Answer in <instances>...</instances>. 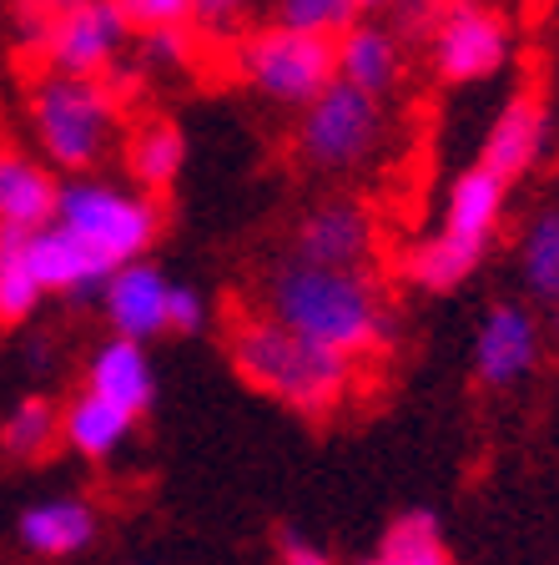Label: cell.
Masks as SVG:
<instances>
[{"label":"cell","mask_w":559,"mask_h":565,"mask_svg":"<svg viewBox=\"0 0 559 565\" xmlns=\"http://www.w3.org/2000/svg\"><path fill=\"white\" fill-rule=\"evenodd\" d=\"M368 565H384V561H368Z\"/></svg>","instance_id":"34"},{"label":"cell","mask_w":559,"mask_h":565,"mask_svg":"<svg viewBox=\"0 0 559 565\" xmlns=\"http://www.w3.org/2000/svg\"><path fill=\"white\" fill-rule=\"evenodd\" d=\"M121 11V21L141 35H157V31H182L192 21V0H111Z\"/></svg>","instance_id":"27"},{"label":"cell","mask_w":559,"mask_h":565,"mask_svg":"<svg viewBox=\"0 0 559 565\" xmlns=\"http://www.w3.org/2000/svg\"><path fill=\"white\" fill-rule=\"evenodd\" d=\"M509 61V25L484 0H449L433 21V71L443 82H479Z\"/></svg>","instance_id":"7"},{"label":"cell","mask_w":559,"mask_h":565,"mask_svg":"<svg viewBox=\"0 0 559 565\" xmlns=\"http://www.w3.org/2000/svg\"><path fill=\"white\" fill-rule=\"evenodd\" d=\"M86 388L111 404H121L127 414H147L157 399L152 359L131 339H106L101 349L92 353V364H86Z\"/></svg>","instance_id":"14"},{"label":"cell","mask_w":559,"mask_h":565,"mask_svg":"<svg viewBox=\"0 0 559 565\" xmlns=\"http://www.w3.org/2000/svg\"><path fill=\"white\" fill-rule=\"evenodd\" d=\"M247 11V0H192V15L207 25H233Z\"/></svg>","instance_id":"32"},{"label":"cell","mask_w":559,"mask_h":565,"mask_svg":"<svg viewBox=\"0 0 559 565\" xmlns=\"http://www.w3.org/2000/svg\"><path fill=\"white\" fill-rule=\"evenodd\" d=\"M262 313L282 329L313 339L318 349L343 359H368L388 343V303L363 268H313V263H278L262 282Z\"/></svg>","instance_id":"1"},{"label":"cell","mask_w":559,"mask_h":565,"mask_svg":"<svg viewBox=\"0 0 559 565\" xmlns=\"http://www.w3.org/2000/svg\"><path fill=\"white\" fill-rule=\"evenodd\" d=\"M61 182L41 157L21 147H0V227L6 233H41L56 223Z\"/></svg>","instance_id":"11"},{"label":"cell","mask_w":559,"mask_h":565,"mask_svg":"<svg viewBox=\"0 0 559 565\" xmlns=\"http://www.w3.org/2000/svg\"><path fill=\"white\" fill-rule=\"evenodd\" d=\"M504 188H509V182H499L490 167H469L454 188H449L443 233H449V237H464V243L490 247L494 227H499V217H504Z\"/></svg>","instance_id":"18"},{"label":"cell","mask_w":559,"mask_h":565,"mask_svg":"<svg viewBox=\"0 0 559 565\" xmlns=\"http://www.w3.org/2000/svg\"><path fill=\"white\" fill-rule=\"evenodd\" d=\"M519 268H525L529 294L559 303V212H539L519 237Z\"/></svg>","instance_id":"23"},{"label":"cell","mask_w":559,"mask_h":565,"mask_svg":"<svg viewBox=\"0 0 559 565\" xmlns=\"http://www.w3.org/2000/svg\"><path fill=\"white\" fill-rule=\"evenodd\" d=\"M373 6H384V0H358V11H373Z\"/></svg>","instance_id":"33"},{"label":"cell","mask_w":559,"mask_h":565,"mask_svg":"<svg viewBox=\"0 0 559 565\" xmlns=\"http://www.w3.org/2000/svg\"><path fill=\"white\" fill-rule=\"evenodd\" d=\"M237 71L252 92L272 96L288 106H313L327 86L338 82V41L323 35H303L272 21L268 31H257L237 51Z\"/></svg>","instance_id":"5"},{"label":"cell","mask_w":559,"mask_h":565,"mask_svg":"<svg viewBox=\"0 0 559 565\" xmlns=\"http://www.w3.org/2000/svg\"><path fill=\"white\" fill-rule=\"evenodd\" d=\"M56 223L71 237H82L101 263L127 268V263H141V253L152 247L162 212H157V202L147 192L127 188V182L76 177V182H61Z\"/></svg>","instance_id":"4"},{"label":"cell","mask_w":559,"mask_h":565,"mask_svg":"<svg viewBox=\"0 0 559 565\" xmlns=\"http://www.w3.org/2000/svg\"><path fill=\"white\" fill-rule=\"evenodd\" d=\"M117 96L86 76H41L31 92V137L46 157V167L86 172L117 141Z\"/></svg>","instance_id":"3"},{"label":"cell","mask_w":559,"mask_h":565,"mask_svg":"<svg viewBox=\"0 0 559 565\" xmlns=\"http://www.w3.org/2000/svg\"><path fill=\"white\" fill-rule=\"evenodd\" d=\"M278 25L338 41L358 25V0H278Z\"/></svg>","instance_id":"26"},{"label":"cell","mask_w":559,"mask_h":565,"mask_svg":"<svg viewBox=\"0 0 559 565\" xmlns=\"http://www.w3.org/2000/svg\"><path fill=\"white\" fill-rule=\"evenodd\" d=\"M233 364L247 384H257L262 394H272L278 404L308 414V419L338 414L353 399V384H358L353 359L318 349L313 339L282 329L262 308L233 323Z\"/></svg>","instance_id":"2"},{"label":"cell","mask_w":559,"mask_h":565,"mask_svg":"<svg viewBox=\"0 0 559 565\" xmlns=\"http://www.w3.org/2000/svg\"><path fill=\"white\" fill-rule=\"evenodd\" d=\"M539 152H545V106L535 96H514L484 137L479 167H490L499 182H514L539 162Z\"/></svg>","instance_id":"15"},{"label":"cell","mask_w":559,"mask_h":565,"mask_svg":"<svg viewBox=\"0 0 559 565\" xmlns=\"http://www.w3.org/2000/svg\"><path fill=\"white\" fill-rule=\"evenodd\" d=\"M186 162V141L172 121H147L137 137L127 141V172L137 177L141 192H162L176 182Z\"/></svg>","instance_id":"20"},{"label":"cell","mask_w":559,"mask_h":565,"mask_svg":"<svg viewBox=\"0 0 559 565\" xmlns=\"http://www.w3.org/2000/svg\"><path fill=\"white\" fill-rule=\"evenodd\" d=\"M166 298H172V282H166L152 263H127V268H117L101 288L111 339L147 343V339H157V333H166Z\"/></svg>","instance_id":"10"},{"label":"cell","mask_w":559,"mask_h":565,"mask_svg":"<svg viewBox=\"0 0 559 565\" xmlns=\"http://www.w3.org/2000/svg\"><path fill=\"white\" fill-rule=\"evenodd\" d=\"M56 439H61V409L51 399H41V394L15 404L6 429H0V445H6V455H15V459H41Z\"/></svg>","instance_id":"25"},{"label":"cell","mask_w":559,"mask_h":565,"mask_svg":"<svg viewBox=\"0 0 559 565\" xmlns=\"http://www.w3.org/2000/svg\"><path fill=\"white\" fill-rule=\"evenodd\" d=\"M282 565H333L327 551L318 541H303V535H282Z\"/></svg>","instance_id":"31"},{"label":"cell","mask_w":559,"mask_h":565,"mask_svg":"<svg viewBox=\"0 0 559 565\" xmlns=\"http://www.w3.org/2000/svg\"><path fill=\"white\" fill-rule=\"evenodd\" d=\"M373 247V217L358 202H318L292 233V258L313 268H363Z\"/></svg>","instance_id":"9"},{"label":"cell","mask_w":559,"mask_h":565,"mask_svg":"<svg viewBox=\"0 0 559 565\" xmlns=\"http://www.w3.org/2000/svg\"><path fill=\"white\" fill-rule=\"evenodd\" d=\"M207 323V298L186 282H172V298H166V329L176 333H197Z\"/></svg>","instance_id":"29"},{"label":"cell","mask_w":559,"mask_h":565,"mask_svg":"<svg viewBox=\"0 0 559 565\" xmlns=\"http://www.w3.org/2000/svg\"><path fill=\"white\" fill-rule=\"evenodd\" d=\"M384 137V111L378 96H363L358 86L333 82L313 106H303L298 121V157L318 172H348L368 162Z\"/></svg>","instance_id":"6"},{"label":"cell","mask_w":559,"mask_h":565,"mask_svg":"<svg viewBox=\"0 0 559 565\" xmlns=\"http://www.w3.org/2000/svg\"><path fill=\"white\" fill-rule=\"evenodd\" d=\"M31 268H35V282H41V294H101L106 278H111V263H101L92 253V247L82 243V237H71L61 223L41 227V233H31Z\"/></svg>","instance_id":"13"},{"label":"cell","mask_w":559,"mask_h":565,"mask_svg":"<svg viewBox=\"0 0 559 565\" xmlns=\"http://www.w3.org/2000/svg\"><path fill=\"white\" fill-rule=\"evenodd\" d=\"M131 25L121 21V11L111 0H86L82 11L61 15L56 25L46 31V61L56 76H86L96 82V71H106L117 61V51L127 46Z\"/></svg>","instance_id":"8"},{"label":"cell","mask_w":559,"mask_h":565,"mask_svg":"<svg viewBox=\"0 0 559 565\" xmlns=\"http://www.w3.org/2000/svg\"><path fill=\"white\" fill-rule=\"evenodd\" d=\"M479 258H484L479 243L439 233L408 253V278H413V288H423V294H449V288H459V282L479 268Z\"/></svg>","instance_id":"21"},{"label":"cell","mask_w":559,"mask_h":565,"mask_svg":"<svg viewBox=\"0 0 559 565\" xmlns=\"http://www.w3.org/2000/svg\"><path fill=\"white\" fill-rule=\"evenodd\" d=\"M338 82L358 86L363 96H384L398 82V46L378 25H353L338 35Z\"/></svg>","instance_id":"19"},{"label":"cell","mask_w":559,"mask_h":565,"mask_svg":"<svg viewBox=\"0 0 559 565\" xmlns=\"http://www.w3.org/2000/svg\"><path fill=\"white\" fill-rule=\"evenodd\" d=\"M539 359V329L525 308L499 303L474 333V374L490 388L519 384Z\"/></svg>","instance_id":"12"},{"label":"cell","mask_w":559,"mask_h":565,"mask_svg":"<svg viewBox=\"0 0 559 565\" xmlns=\"http://www.w3.org/2000/svg\"><path fill=\"white\" fill-rule=\"evenodd\" d=\"M141 51L152 66H172V61L186 56V35L182 31H157V35H141Z\"/></svg>","instance_id":"30"},{"label":"cell","mask_w":559,"mask_h":565,"mask_svg":"<svg viewBox=\"0 0 559 565\" xmlns=\"http://www.w3.org/2000/svg\"><path fill=\"white\" fill-rule=\"evenodd\" d=\"M378 561L384 565H454L439 541V520H433L429 510H408L404 520H394Z\"/></svg>","instance_id":"24"},{"label":"cell","mask_w":559,"mask_h":565,"mask_svg":"<svg viewBox=\"0 0 559 565\" xmlns=\"http://www.w3.org/2000/svg\"><path fill=\"white\" fill-rule=\"evenodd\" d=\"M131 429H137V414H127L121 404L101 399L92 388H82V394L61 409V445L86 459H111L131 439Z\"/></svg>","instance_id":"16"},{"label":"cell","mask_w":559,"mask_h":565,"mask_svg":"<svg viewBox=\"0 0 559 565\" xmlns=\"http://www.w3.org/2000/svg\"><path fill=\"white\" fill-rule=\"evenodd\" d=\"M86 0H15V15H21L25 41H46V31L61 21V15L82 11Z\"/></svg>","instance_id":"28"},{"label":"cell","mask_w":559,"mask_h":565,"mask_svg":"<svg viewBox=\"0 0 559 565\" xmlns=\"http://www.w3.org/2000/svg\"><path fill=\"white\" fill-rule=\"evenodd\" d=\"M41 282L31 268V233H6L0 227V323H21L41 303Z\"/></svg>","instance_id":"22"},{"label":"cell","mask_w":559,"mask_h":565,"mask_svg":"<svg viewBox=\"0 0 559 565\" xmlns=\"http://www.w3.org/2000/svg\"><path fill=\"white\" fill-rule=\"evenodd\" d=\"M96 541V510L86 500H71V494H56V500H41L21 515V545L35 555H76Z\"/></svg>","instance_id":"17"}]
</instances>
